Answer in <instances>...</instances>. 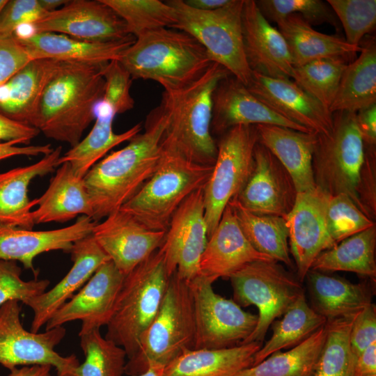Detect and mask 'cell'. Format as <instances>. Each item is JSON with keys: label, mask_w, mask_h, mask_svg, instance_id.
<instances>
[{"label": "cell", "mask_w": 376, "mask_h": 376, "mask_svg": "<svg viewBox=\"0 0 376 376\" xmlns=\"http://www.w3.org/2000/svg\"><path fill=\"white\" fill-rule=\"evenodd\" d=\"M166 125V114L159 105L148 116L144 132L100 160L86 174L93 221L119 210L152 175L162 157Z\"/></svg>", "instance_id": "cell-1"}, {"label": "cell", "mask_w": 376, "mask_h": 376, "mask_svg": "<svg viewBox=\"0 0 376 376\" xmlns=\"http://www.w3.org/2000/svg\"><path fill=\"white\" fill-rule=\"evenodd\" d=\"M107 63L61 62L40 102L39 132L71 148L76 146L95 120L94 107L104 95Z\"/></svg>", "instance_id": "cell-2"}, {"label": "cell", "mask_w": 376, "mask_h": 376, "mask_svg": "<svg viewBox=\"0 0 376 376\" xmlns=\"http://www.w3.org/2000/svg\"><path fill=\"white\" fill-rule=\"evenodd\" d=\"M118 61L132 79L154 81L167 93L191 85L213 63L193 36L171 28L139 35Z\"/></svg>", "instance_id": "cell-3"}, {"label": "cell", "mask_w": 376, "mask_h": 376, "mask_svg": "<svg viewBox=\"0 0 376 376\" xmlns=\"http://www.w3.org/2000/svg\"><path fill=\"white\" fill-rule=\"evenodd\" d=\"M230 75L222 65L212 63L187 87L171 93L164 91L160 106L167 116L164 145L192 162L214 166L217 146L211 132L212 96L219 81Z\"/></svg>", "instance_id": "cell-4"}, {"label": "cell", "mask_w": 376, "mask_h": 376, "mask_svg": "<svg viewBox=\"0 0 376 376\" xmlns=\"http://www.w3.org/2000/svg\"><path fill=\"white\" fill-rule=\"evenodd\" d=\"M213 166L192 162L162 142V153L152 175L121 207L146 228L166 232L183 201L203 188Z\"/></svg>", "instance_id": "cell-5"}, {"label": "cell", "mask_w": 376, "mask_h": 376, "mask_svg": "<svg viewBox=\"0 0 376 376\" xmlns=\"http://www.w3.org/2000/svg\"><path fill=\"white\" fill-rule=\"evenodd\" d=\"M170 277L159 249L125 276L105 338L123 348L128 359L157 315Z\"/></svg>", "instance_id": "cell-6"}, {"label": "cell", "mask_w": 376, "mask_h": 376, "mask_svg": "<svg viewBox=\"0 0 376 376\" xmlns=\"http://www.w3.org/2000/svg\"><path fill=\"white\" fill-rule=\"evenodd\" d=\"M195 322L189 281L174 273L160 308L141 336L137 352L127 360L125 374L144 372L149 365L166 366L183 352L194 349Z\"/></svg>", "instance_id": "cell-7"}, {"label": "cell", "mask_w": 376, "mask_h": 376, "mask_svg": "<svg viewBox=\"0 0 376 376\" xmlns=\"http://www.w3.org/2000/svg\"><path fill=\"white\" fill-rule=\"evenodd\" d=\"M332 116L331 132L317 134L312 162L315 185L331 196L347 195L368 216L361 196L365 146L356 113L336 111Z\"/></svg>", "instance_id": "cell-8"}, {"label": "cell", "mask_w": 376, "mask_h": 376, "mask_svg": "<svg viewBox=\"0 0 376 376\" xmlns=\"http://www.w3.org/2000/svg\"><path fill=\"white\" fill-rule=\"evenodd\" d=\"M166 2L175 10L177 22L172 29L193 36L207 51L213 63L225 68L247 86L252 71L244 49L242 13L244 0H230L212 10L189 6L184 0Z\"/></svg>", "instance_id": "cell-9"}, {"label": "cell", "mask_w": 376, "mask_h": 376, "mask_svg": "<svg viewBox=\"0 0 376 376\" xmlns=\"http://www.w3.org/2000/svg\"><path fill=\"white\" fill-rule=\"evenodd\" d=\"M233 301L258 308L253 332L242 343L262 342L276 318L283 315L304 292L301 281L275 260L253 262L230 276Z\"/></svg>", "instance_id": "cell-10"}, {"label": "cell", "mask_w": 376, "mask_h": 376, "mask_svg": "<svg viewBox=\"0 0 376 376\" xmlns=\"http://www.w3.org/2000/svg\"><path fill=\"white\" fill-rule=\"evenodd\" d=\"M258 142L256 125H237L223 133L217 144L216 160L203 187L208 237L228 203L240 193L251 176Z\"/></svg>", "instance_id": "cell-11"}, {"label": "cell", "mask_w": 376, "mask_h": 376, "mask_svg": "<svg viewBox=\"0 0 376 376\" xmlns=\"http://www.w3.org/2000/svg\"><path fill=\"white\" fill-rule=\"evenodd\" d=\"M195 322L194 349H224L242 344L253 332L258 315L216 293L212 283L198 275L189 281Z\"/></svg>", "instance_id": "cell-12"}, {"label": "cell", "mask_w": 376, "mask_h": 376, "mask_svg": "<svg viewBox=\"0 0 376 376\" xmlns=\"http://www.w3.org/2000/svg\"><path fill=\"white\" fill-rule=\"evenodd\" d=\"M19 301L0 306V364L11 370L17 366L49 365L57 376H69L79 362L76 356L63 357L55 351L65 335L63 326L43 333L26 331L20 321Z\"/></svg>", "instance_id": "cell-13"}, {"label": "cell", "mask_w": 376, "mask_h": 376, "mask_svg": "<svg viewBox=\"0 0 376 376\" xmlns=\"http://www.w3.org/2000/svg\"><path fill=\"white\" fill-rule=\"evenodd\" d=\"M208 238L203 188L188 196L174 212L159 251L168 274L189 281L199 274V263Z\"/></svg>", "instance_id": "cell-14"}, {"label": "cell", "mask_w": 376, "mask_h": 376, "mask_svg": "<svg viewBox=\"0 0 376 376\" xmlns=\"http://www.w3.org/2000/svg\"><path fill=\"white\" fill-rule=\"evenodd\" d=\"M329 196L318 187L297 193L293 207L284 217L289 232L290 252L295 261L299 281L304 280L320 253L337 244L327 224Z\"/></svg>", "instance_id": "cell-15"}, {"label": "cell", "mask_w": 376, "mask_h": 376, "mask_svg": "<svg viewBox=\"0 0 376 376\" xmlns=\"http://www.w3.org/2000/svg\"><path fill=\"white\" fill-rule=\"evenodd\" d=\"M31 24L36 33H56L88 41H116L132 36L125 22L102 0H70Z\"/></svg>", "instance_id": "cell-16"}, {"label": "cell", "mask_w": 376, "mask_h": 376, "mask_svg": "<svg viewBox=\"0 0 376 376\" xmlns=\"http://www.w3.org/2000/svg\"><path fill=\"white\" fill-rule=\"evenodd\" d=\"M124 277L111 260L103 263L80 290L56 311L46 323V330L77 320L82 322L79 335L107 326Z\"/></svg>", "instance_id": "cell-17"}, {"label": "cell", "mask_w": 376, "mask_h": 376, "mask_svg": "<svg viewBox=\"0 0 376 376\" xmlns=\"http://www.w3.org/2000/svg\"><path fill=\"white\" fill-rule=\"evenodd\" d=\"M166 232L150 230L119 210L97 223L92 235L125 276L157 251Z\"/></svg>", "instance_id": "cell-18"}, {"label": "cell", "mask_w": 376, "mask_h": 376, "mask_svg": "<svg viewBox=\"0 0 376 376\" xmlns=\"http://www.w3.org/2000/svg\"><path fill=\"white\" fill-rule=\"evenodd\" d=\"M253 157L251 176L235 198L253 214L285 217L293 207L297 194L290 176L259 142Z\"/></svg>", "instance_id": "cell-19"}, {"label": "cell", "mask_w": 376, "mask_h": 376, "mask_svg": "<svg viewBox=\"0 0 376 376\" xmlns=\"http://www.w3.org/2000/svg\"><path fill=\"white\" fill-rule=\"evenodd\" d=\"M246 87L264 104L288 120L317 134L331 132L332 113L292 79L270 77L252 71Z\"/></svg>", "instance_id": "cell-20"}, {"label": "cell", "mask_w": 376, "mask_h": 376, "mask_svg": "<svg viewBox=\"0 0 376 376\" xmlns=\"http://www.w3.org/2000/svg\"><path fill=\"white\" fill-rule=\"evenodd\" d=\"M242 25L244 53L251 71L292 79L295 66L288 44L262 14L256 1L244 0Z\"/></svg>", "instance_id": "cell-21"}, {"label": "cell", "mask_w": 376, "mask_h": 376, "mask_svg": "<svg viewBox=\"0 0 376 376\" xmlns=\"http://www.w3.org/2000/svg\"><path fill=\"white\" fill-rule=\"evenodd\" d=\"M259 124L313 132L272 109L233 75L221 80L212 96L211 132L223 134L237 125Z\"/></svg>", "instance_id": "cell-22"}, {"label": "cell", "mask_w": 376, "mask_h": 376, "mask_svg": "<svg viewBox=\"0 0 376 376\" xmlns=\"http://www.w3.org/2000/svg\"><path fill=\"white\" fill-rule=\"evenodd\" d=\"M274 260L257 251L244 235L234 210L225 208L218 225L207 238L199 263V274L211 283L231 275L253 262Z\"/></svg>", "instance_id": "cell-23"}, {"label": "cell", "mask_w": 376, "mask_h": 376, "mask_svg": "<svg viewBox=\"0 0 376 376\" xmlns=\"http://www.w3.org/2000/svg\"><path fill=\"white\" fill-rule=\"evenodd\" d=\"M97 223L82 215L70 226L48 230L0 225V260L19 261L33 269L37 256L55 250L70 252L75 242L92 234Z\"/></svg>", "instance_id": "cell-24"}, {"label": "cell", "mask_w": 376, "mask_h": 376, "mask_svg": "<svg viewBox=\"0 0 376 376\" xmlns=\"http://www.w3.org/2000/svg\"><path fill=\"white\" fill-rule=\"evenodd\" d=\"M70 253L73 265L51 290L31 299L26 306L33 311L31 331L38 333L74 292L81 288L97 268L110 260L91 235L74 243Z\"/></svg>", "instance_id": "cell-25"}, {"label": "cell", "mask_w": 376, "mask_h": 376, "mask_svg": "<svg viewBox=\"0 0 376 376\" xmlns=\"http://www.w3.org/2000/svg\"><path fill=\"white\" fill-rule=\"evenodd\" d=\"M61 64V61L50 58H35L28 62L0 85V113L36 128L44 91Z\"/></svg>", "instance_id": "cell-26"}, {"label": "cell", "mask_w": 376, "mask_h": 376, "mask_svg": "<svg viewBox=\"0 0 376 376\" xmlns=\"http://www.w3.org/2000/svg\"><path fill=\"white\" fill-rule=\"evenodd\" d=\"M256 128L258 142L281 164L297 193L315 189L312 162L318 134L266 124L256 125Z\"/></svg>", "instance_id": "cell-27"}, {"label": "cell", "mask_w": 376, "mask_h": 376, "mask_svg": "<svg viewBox=\"0 0 376 376\" xmlns=\"http://www.w3.org/2000/svg\"><path fill=\"white\" fill-rule=\"evenodd\" d=\"M31 59L50 58L61 62L107 63L119 61L135 38L116 41L95 42L75 38L64 34L39 32L17 39Z\"/></svg>", "instance_id": "cell-28"}, {"label": "cell", "mask_w": 376, "mask_h": 376, "mask_svg": "<svg viewBox=\"0 0 376 376\" xmlns=\"http://www.w3.org/2000/svg\"><path fill=\"white\" fill-rule=\"evenodd\" d=\"M61 146L44 155L37 162L0 173V225L32 229V209L38 198L30 200L28 188L37 177L52 172L58 166Z\"/></svg>", "instance_id": "cell-29"}, {"label": "cell", "mask_w": 376, "mask_h": 376, "mask_svg": "<svg viewBox=\"0 0 376 376\" xmlns=\"http://www.w3.org/2000/svg\"><path fill=\"white\" fill-rule=\"evenodd\" d=\"M31 212L34 224L65 222L77 215L93 217L91 198L84 178L78 176L68 163L59 166L44 194Z\"/></svg>", "instance_id": "cell-30"}, {"label": "cell", "mask_w": 376, "mask_h": 376, "mask_svg": "<svg viewBox=\"0 0 376 376\" xmlns=\"http://www.w3.org/2000/svg\"><path fill=\"white\" fill-rule=\"evenodd\" d=\"M95 124L88 134L76 146L58 159V166L68 163L75 173L84 178L89 170L113 147L130 141L141 130L138 123L127 131L116 134L112 125L117 115L113 107L102 99L94 107Z\"/></svg>", "instance_id": "cell-31"}, {"label": "cell", "mask_w": 376, "mask_h": 376, "mask_svg": "<svg viewBox=\"0 0 376 376\" xmlns=\"http://www.w3.org/2000/svg\"><path fill=\"white\" fill-rule=\"evenodd\" d=\"M262 342L224 349L187 350L165 366L163 376H233L251 367Z\"/></svg>", "instance_id": "cell-32"}, {"label": "cell", "mask_w": 376, "mask_h": 376, "mask_svg": "<svg viewBox=\"0 0 376 376\" xmlns=\"http://www.w3.org/2000/svg\"><path fill=\"white\" fill-rule=\"evenodd\" d=\"M276 24L288 44L295 67L322 58L348 61L361 51V45H353L340 36L315 30L297 14L290 15Z\"/></svg>", "instance_id": "cell-33"}, {"label": "cell", "mask_w": 376, "mask_h": 376, "mask_svg": "<svg viewBox=\"0 0 376 376\" xmlns=\"http://www.w3.org/2000/svg\"><path fill=\"white\" fill-rule=\"evenodd\" d=\"M313 308L327 321L356 315L372 303L367 283H352L344 279L310 269L306 276Z\"/></svg>", "instance_id": "cell-34"}, {"label": "cell", "mask_w": 376, "mask_h": 376, "mask_svg": "<svg viewBox=\"0 0 376 376\" xmlns=\"http://www.w3.org/2000/svg\"><path fill=\"white\" fill-rule=\"evenodd\" d=\"M361 51L342 75L330 112L358 111L376 104V42L375 37L362 40ZM361 41V42H362Z\"/></svg>", "instance_id": "cell-35"}, {"label": "cell", "mask_w": 376, "mask_h": 376, "mask_svg": "<svg viewBox=\"0 0 376 376\" xmlns=\"http://www.w3.org/2000/svg\"><path fill=\"white\" fill-rule=\"evenodd\" d=\"M375 225L320 253L313 263L311 269L322 272H350L375 279Z\"/></svg>", "instance_id": "cell-36"}, {"label": "cell", "mask_w": 376, "mask_h": 376, "mask_svg": "<svg viewBox=\"0 0 376 376\" xmlns=\"http://www.w3.org/2000/svg\"><path fill=\"white\" fill-rule=\"evenodd\" d=\"M228 204L234 210L244 235L257 251L276 262L293 267L290 257L289 232L284 217L253 214L235 198Z\"/></svg>", "instance_id": "cell-37"}, {"label": "cell", "mask_w": 376, "mask_h": 376, "mask_svg": "<svg viewBox=\"0 0 376 376\" xmlns=\"http://www.w3.org/2000/svg\"><path fill=\"white\" fill-rule=\"evenodd\" d=\"M327 334L326 324L299 345L277 351L233 376H312Z\"/></svg>", "instance_id": "cell-38"}, {"label": "cell", "mask_w": 376, "mask_h": 376, "mask_svg": "<svg viewBox=\"0 0 376 376\" xmlns=\"http://www.w3.org/2000/svg\"><path fill=\"white\" fill-rule=\"evenodd\" d=\"M326 322L327 320L308 305L304 292L301 293L283 318L272 324V335L255 354L253 366L277 351L299 345Z\"/></svg>", "instance_id": "cell-39"}, {"label": "cell", "mask_w": 376, "mask_h": 376, "mask_svg": "<svg viewBox=\"0 0 376 376\" xmlns=\"http://www.w3.org/2000/svg\"><path fill=\"white\" fill-rule=\"evenodd\" d=\"M356 315L327 321L326 340L312 376H354L350 332Z\"/></svg>", "instance_id": "cell-40"}, {"label": "cell", "mask_w": 376, "mask_h": 376, "mask_svg": "<svg viewBox=\"0 0 376 376\" xmlns=\"http://www.w3.org/2000/svg\"><path fill=\"white\" fill-rule=\"evenodd\" d=\"M79 336L85 360L70 375L123 376L127 358L123 348L103 337L100 329Z\"/></svg>", "instance_id": "cell-41"}, {"label": "cell", "mask_w": 376, "mask_h": 376, "mask_svg": "<svg viewBox=\"0 0 376 376\" xmlns=\"http://www.w3.org/2000/svg\"><path fill=\"white\" fill-rule=\"evenodd\" d=\"M125 22L129 33L136 38L152 30L173 28L175 10L159 0H102Z\"/></svg>", "instance_id": "cell-42"}, {"label": "cell", "mask_w": 376, "mask_h": 376, "mask_svg": "<svg viewBox=\"0 0 376 376\" xmlns=\"http://www.w3.org/2000/svg\"><path fill=\"white\" fill-rule=\"evenodd\" d=\"M347 64V61L341 58L315 60L295 67L292 79L329 110Z\"/></svg>", "instance_id": "cell-43"}, {"label": "cell", "mask_w": 376, "mask_h": 376, "mask_svg": "<svg viewBox=\"0 0 376 376\" xmlns=\"http://www.w3.org/2000/svg\"><path fill=\"white\" fill-rule=\"evenodd\" d=\"M256 3L269 22L276 23L290 15L297 14L311 26L327 23L339 30V21L333 10L321 0H260Z\"/></svg>", "instance_id": "cell-44"}, {"label": "cell", "mask_w": 376, "mask_h": 376, "mask_svg": "<svg viewBox=\"0 0 376 376\" xmlns=\"http://www.w3.org/2000/svg\"><path fill=\"white\" fill-rule=\"evenodd\" d=\"M326 219L329 235L336 244L375 226L373 220L344 194L329 196Z\"/></svg>", "instance_id": "cell-45"}, {"label": "cell", "mask_w": 376, "mask_h": 376, "mask_svg": "<svg viewBox=\"0 0 376 376\" xmlns=\"http://www.w3.org/2000/svg\"><path fill=\"white\" fill-rule=\"evenodd\" d=\"M327 3L342 24L348 43L360 45L364 36L375 29V0H327Z\"/></svg>", "instance_id": "cell-46"}, {"label": "cell", "mask_w": 376, "mask_h": 376, "mask_svg": "<svg viewBox=\"0 0 376 376\" xmlns=\"http://www.w3.org/2000/svg\"><path fill=\"white\" fill-rule=\"evenodd\" d=\"M15 261L0 260V306L8 301L26 304L45 292L49 285L47 279L25 281Z\"/></svg>", "instance_id": "cell-47"}, {"label": "cell", "mask_w": 376, "mask_h": 376, "mask_svg": "<svg viewBox=\"0 0 376 376\" xmlns=\"http://www.w3.org/2000/svg\"><path fill=\"white\" fill-rule=\"evenodd\" d=\"M105 81L102 100L109 103L116 114L134 108V100L130 95L132 79L128 71L118 61L109 62L104 67Z\"/></svg>", "instance_id": "cell-48"}, {"label": "cell", "mask_w": 376, "mask_h": 376, "mask_svg": "<svg viewBox=\"0 0 376 376\" xmlns=\"http://www.w3.org/2000/svg\"><path fill=\"white\" fill-rule=\"evenodd\" d=\"M47 13L38 0H8L0 13V36L13 35L18 26L33 23Z\"/></svg>", "instance_id": "cell-49"}, {"label": "cell", "mask_w": 376, "mask_h": 376, "mask_svg": "<svg viewBox=\"0 0 376 376\" xmlns=\"http://www.w3.org/2000/svg\"><path fill=\"white\" fill-rule=\"evenodd\" d=\"M376 341V306L371 303L358 313L352 323L350 344L355 359Z\"/></svg>", "instance_id": "cell-50"}, {"label": "cell", "mask_w": 376, "mask_h": 376, "mask_svg": "<svg viewBox=\"0 0 376 376\" xmlns=\"http://www.w3.org/2000/svg\"><path fill=\"white\" fill-rule=\"evenodd\" d=\"M31 60L24 45L13 36H0V85Z\"/></svg>", "instance_id": "cell-51"}, {"label": "cell", "mask_w": 376, "mask_h": 376, "mask_svg": "<svg viewBox=\"0 0 376 376\" xmlns=\"http://www.w3.org/2000/svg\"><path fill=\"white\" fill-rule=\"evenodd\" d=\"M38 133V129L10 120L0 113V143L17 141L28 144Z\"/></svg>", "instance_id": "cell-52"}, {"label": "cell", "mask_w": 376, "mask_h": 376, "mask_svg": "<svg viewBox=\"0 0 376 376\" xmlns=\"http://www.w3.org/2000/svg\"><path fill=\"white\" fill-rule=\"evenodd\" d=\"M357 123L364 145L373 146L376 142V104L356 113Z\"/></svg>", "instance_id": "cell-53"}, {"label": "cell", "mask_w": 376, "mask_h": 376, "mask_svg": "<svg viewBox=\"0 0 376 376\" xmlns=\"http://www.w3.org/2000/svg\"><path fill=\"white\" fill-rule=\"evenodd\" d=\"M17 141L0 143V161L14 156H38L50 153L54 148L50 144L19 146Z\"/></svg>", "instance_id": "cell-54"}, {"label": "cell", "mask_w": 376, "mask_h": 376, "mask_svg": "<svg viewBox=\"0 0 376 376\" xmlns=\"http://www.w3.org/2000/svg\"><path fill=\"white\" fill-rule=\"evenodd\" d=\"M354 376H376V341L357 357Z\"/></svg>", "instance_id": "cell-55"}, {"label": "cell", "mask_w": 376, "mask_h": 376, "mask_svg": "<svg viewBox=\"0 0 376 376\" xmlns=\"http://www.w3.org/2000/svg\"><path fill=\"white\" fill-rule=\"evenodd\" d=\"M51 368L49 365L24 366L19 368L15 367L10 370L8 376H52Z\"/></svg>", "instance_id": "cell-56"}, {"label": "cell", "mask_w": 376, "mask_h": 376, "mask_svg": "<svg viewBox=\"0 0 376 376\" xmlns=\"http://www.w3.org/2000/svg\"><path fill=\"white\" fill-rule=\"evenodd\" d=\"M230 0H184L190 7L201 10H212L221 8Z\"/></svg>", "instance_id": "cell-57"}, {"label": "cell", "mask_w": 376, "mask_h": 376, "mask_svg": "<svg viewBox=\"0 0 376 376\" xmlns=\"http://www.w3.org/2000/svg\"><path fill=\"white\" fill-rule=\"evenodd\" d=\"M41 7L47 13L55 11L69 2V0H38Z\"/></svg>", "instance_id": "cell-58"}, {"label": "cell", "mask_w": 376, "mask_h": 376, "mask_svg": "<svg viewBox=\"0 0 376 376\" xmlns=\"http://www.w3.org/2000/svg\"><path fill=\"white\" fill-rule=\"evenodd\" d=\"M164 368V366L153 363L149 365L144 372L132 376H163Z\"/></svg>", "instance_id": "cell-59"}, {"label": "cell", "mask_w": 376, "mask_h": 376, "mask_svg": "<svg viewBox=\"0 0 376 376\" xmlns=\"http://www.w3.org/2000/svg\"><path fill=\"white\" fill-rule=\"evenodd\" d=\"M8 0H0V13L3 8L4 6L7 3Z\"/></svg>", "instance_id": "cell-60"}, {"label": "cell", "mask_w": 376, "mask_h": 376, "mask_svg": "<svg viewBox=\"0 0 376 376\" xmlns=\"http://www.w3.org/2000/svg\"><path fill=\"white\" fill-rule=\"evenodd\" d=\"M69 376H71V375H69Z\"/></svg>", "instance_id": "cell-61"}]
</instances>
